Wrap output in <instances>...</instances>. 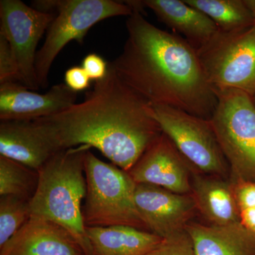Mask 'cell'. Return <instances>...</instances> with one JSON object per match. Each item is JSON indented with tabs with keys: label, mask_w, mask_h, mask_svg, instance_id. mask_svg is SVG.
Returning a JSON list of instances; mask_svg holds the SVG:
<instances>
[{
	"label": "cell",
	"mask_w": 255,
	"mask_h": 255,
	"mask_svg": "<svg viewBox=\"0 0 255 255\" xmlns=\"http://www.w3.org/2000/svg\"><path fill=\"white\" fill-rule=\"evenodd\" d=\"M214 88L235 89L255 95V24L217 33L196 50Z\"/></svg>",
	"instance_id": "obj_7"
},
{
	"label": "cell",
	"mask_w": 255,
	"mask_h": 255,
	"mask_svg": "<svg viewBox=\"0 0 255 255\" xmlns=\"http://www.w3.org/2000/svg\"><path fill=\"white\" fill-rule=\"evenodd\" d=\"M186 231L194 255H255V236L241 223L213 226L191 222Z\"/></svg>",
	"instance_id": "obj_16"
},
{
	"label": "cell",
	"mask_w": 255,
	"mask_h": 255,
	"mask_svg": "<svg viewBox=\"0 0 255 255\" xmlns=\"http://www.w3.org/2000/svg\"><path fill=\"white\" fill-rule=\"evenodd\" d=\"M234 186L241 223L255 236V182L229 176Z\"/></svg>",
	"instance_id": "obj_22"
},
{
	"label": "cell",
	"mask_w": 255,
	"mask_h": 255,
	"mask_svg": "<svg viewBox=\"0 0 255 255\" xmlns=\"http://www.w3.org/2000/svg\"><path fill=\"white\" fill-rule=\"evenodd\" d=\"M148 255H194L192 243L187 231L163 239Z\"/></svg>",
	"instance_id": "obj_23"
},
{
	"label": "cell",
	"mask_w": 255,
	"mask_h": 255,
	"mask_svg": "<svg viewBox=\"0 0 255 255\" xmlns=\"http://www.w3.org/2000/svg\"><path fill=\"white\" fill-rule=\"evenodd\" d=\"M93 255H148L163 239L129 226L86 227Z\"/></svg>",
	"instance_id": "obj_18"
},
{
	"label": "cell",
	"mask_w": 255,
	"mask_h": 255,
	"mask_svg": "<svg viewBox=\"0 0 255 255\" xmlns=\"http://www.w3.org/2000/svg\"><path fill=\"white\" fill-rule=\"evenodd\" d=\"M0 255H86L68 231L46 220L31 217L0 248Z\"/></svg>",
	"instance_id": "obj_13"
},
{
	"label": "cell",
	"mask_w": 255,
	"mask_h": 255,
	"mask_svg": "<svg viewBox=\"0 0 255 255\" xmlns=\"http://www.w3.org/2000/svg\"><path fill=\"white\" fill-rule=\"evenodd\" d=\"M135 203L147 231L162 239L185 231L197 212L191 194H177L150 184H136Z\"/></svg>",
	"instance_id": "obj_10"
},
{
	"label": "cell",
	"mask_w": 255,
	"mask_h": 255,
	"mask_svg": "<svg viewBox=\"0 0 255 255\" xmlns=\"http://www.w3.org/2000/svg\"><path fill=\"white\" fill-rule=\"evenodd\" d=\"M19 82L17 63L9 42L0 35V85Z\"/></svg>",
	"instance_id": "obj_24"
},
{
	"label": "cell",
	"mask_w": 255,
	"mask_h": 255,
	"mask_svg": "<svg viewBox=\"0 0 255 255\" xmlns=\"http://www.w3.org/2000/svg\"><path fill=\"white\" fill-rule=\"evenodd\" d=\"M78 92L65 83L44 94L32 91L17 82L0 85V120L34 121L51 117L76 104Z\"/></svg>",
	"instance_id": "obj_12"
},
{
	"label": "cell",
	"mask_w": 255,
	"mask_h": 255,
	"mask_svg": "<svg viewBox=\"0 0 255 255\" xmlns=\"http://www.w3.org/2000/svg\"><path fill=\"white\" fill-rule=\"evenodd\" d=\"M128 38L110 65L119 78L152 105H166L210 120L218 104L197 51L184 38L133 12Z\"/></svg>",
	"instance_id": "obj_2"
},
{
	"label": "cell",
	"mask_w": 255,
	"mask_h": 255,
	"mask_svg": "<svg viewBox=\"0 0 255 255\" xmlns=\"http://www.w3.org/2000/svg\"><path fill=\"white\" fill-rule=\"evenodd\" d=\"M191 194L196 211L209 225L241 223L234 186L229 178L196 171L191 177Z\"/></svg>",
	"instance_id": "obj_14"
},
{
	"label": "cell",
	"mask_w": 255,
	"mask_h": 255,
	"mask_svg": "<svg viewBox=\"0 0 255 255\" xmlns=\"http://www.w3.org/2000/svg\"><path fill=\"white\" fill-rule=\"evenodd\" d=\"M38 179V171L0 155V196H14L31 201Z\"/></svg>",
	"instance_id": "obj_20"
},
{
	"label": "cell",
	"mask_w": 255,
	"mask_h": 255,
	"mask_svg": "<svg viewBox=\"0 0 255 255\" xmlns=\"http://www.w3.org/2000/svg\"><path fill=\"white\" fill-rule=\"evenodd\" d=\"M143 2L146 8L155 13L159 21L185 37L196 50L219 31L207 15L184 0H143Z\"/></svg>",
	"instance_id": "obj_17"
},
{
	"label": "cell",
	"mask_w": 255,
	"mask_h": 255,
	"mask_svg": "<svg viewBox=\"0 0 255 255\" xmlns=\"http://www.w3.org/2000/svg\"><path fill=\"white\" fill-rule=\"evenodd\" d=\"M56 152L32 121L0 122V155L38 171Z\"/></svg>",
	"instance_id": "obj_15"
},
{
	"label": "cell",
	"mask_w": 255,
	"mask_h": 255,
	"mask_svg": "<svg viewBox=\"0 0 255 255\" xmlns=\"http://www.w3.org/2000/svg\"><path fill=\"white\" fill-rule=\"evenodd\" d=\"M91 80L82 66L69 68L65 73V84L73 91H83L90 88Z\"/></svg>",
	"instance_id": "obj_26"
},
{
	"label": "cell",
	"mask_w": 255,
	"mask_h": 255,
	"mask_svg": "<svg viewBox=\"0 0 255 255\" xmlns=\"http://www.w3.org/2000/svg\"><path fill=\"white\" fill-rule=\"evenodd\" d=\"M82 67L90 80L97 82L105 78L108 72L109 63L100 55L92 53L84 58Z\"/></svg>",
	"instance_id": "obj_25"
},
{
	"label": "cell",
	"mask_w": 255,
	"mask_h": 255,
	"mask_svg": "<svg viewBox=\"0 0 255 255\" xmlns=\"http://www.w3.org/2000/svg\"><path fill=\"white\" fill-rule=\"evenodd\" d=\"M218 104L210 119L230 176L255 182V106L253 97L235 89L214 88Z\"/></svg>",
	"instance_id": "obj_6"
},
{
	"label": "cell",
	"mask_w": 255,
	"mask_h": 255,
	"mask_svg": "<svg viewBox=\"0 0 255 255\" xmlns=\"http://www.w3.org/2000/svg\"><path fill=\"white\" fill-rule=\"evenodd\" d=\"M245 2L249 9L251 10V14L254 18L255 24V0H244Z\"/></svg>",
	"instance_id": "obj_27"
},
{
	"label": "cell",
	"mask_w": 255,
	"mask_h": 255,
	"mask_svg": "<svg viewBox=\"0 0 255 255\" xmlns=\"http://www.w3.org/2000/svg\"><path fill=\"white\" fill-rule=\"evenodd\" d=\"M54 13L42 12L21 0L0 1V35L9 42L17 63L19 83L31 90L37 81V46L54 19Z\"/></svg>",
	"instance_id": "obj_9"
},
{
	"label": "cell",
	"mask_w": 255,
	"mask_h": 255,
	"mask_svg": "<svg viewBox=\"0 0 255 255\" xmlns=\"http://www.w3.org/2000/svg\"><path fill=\"white\" fill-rule=\"evenodd\" d=\"M196 171L162 132L128 172L135 184H150L188 194H191V177Z\"/></svg>",
	"instance_id": "obj_11"
},
{
	"label": "cell",
	"mask_w": 255,
	"mask_h": 255,
	"mask_svg": "<svg viewBox=\"0 0 255 255\" xmlns=\"http://www.w3.org/2000/svg\"><path fill=\"white\" fill-rule=\"evenodd\" d=\"M32 122L57 152L95 147L127 172L162 134L152 104L124 83L110 63L105 78L95 82L83 102Z\"/></svg>",
	"instance_id": "obj_1"
},
{
	"label": "cell",
	"mask_w": 255,
	"mask_h": 255,
	"mask_svg": "<svg viewBox=\"0 0 255 255\" xmlns=\"http://www.w3.org/2000/svg\"><path fill=\"white\" fill-rule=\"evenodd\" d=\"M33 7L55 16L46 31L44 43L37 52L36 73L40 88H46L53 62L72 41L80 44L96 23L114 16H130L132 11L124 1L113 0L33 1Z\"/></svg>",
	"instance_id": "obj_4"
},
{
	"label": "cell",
	"mask_w": 255,
	"mask_h": 255,
	"mask_svg": "<svg viewBox=\"0 0 255 255\" xmlns=\"http://www.w3.org/2000/svg\"><path fill=\"white\" fill-rule=\"evenodd\" d=\"M31 216L30 200L14 196H0V248L28 222Z\"/></svg>",
	"instance_id": "obj_21"
},
{
	"label": "cell",
	"mask_w": 255,
	"mask_h": 255,
	"mask_svg": "<svg viewBox=\"0 0 255 255\" xmlns=\"http://www.w3.org/2000/svg\"><path fill=\"white\" fill-rule=\"evenodd\" d=\"M87 192L82 207L86 227L129 226L147 231L135 203L136 184L127 171L103 162L87 151Z\"/></svg>",
	"instance_id": "obj_5"
},
{
	"label": "cell",
	"mask_w": 255,
	"mask_h": 255,
	"mask_svg": "<svg viewBox=\"0 0 255 255\" xmlns=\"http://www.w3.org/2000/svg\"><path fill=\"white\" fill-rule=\"evenodd\" d=\"M253 102H254V105L255 106V95L253 96Z\"/></svg>",
	"instance_id": "obj_28"
},
{
	"label": "cell",
	"mask_w": 255,
	"mask_h": 255,
	"mask_svg": "<svg viewBox=\"0 0 255 255\" xmlns=\"http://www.w3.org/2000/svg\"><path fill=\"white\" fill-rule=\"evenodd\" d=\"M91 147L60 150L38 169V187L30 201L31 217L46 220L68 231L86 255H92L82 216L87 192L85 159Z\"/></svg>",
	"instance_id": "obj_3"
},
{
	"label": "cell",
	"mask_w": 255,
	"mask_h": 255,
	"mask_svg": "<svg viewBox=\"0 0 255 255\" xmlns=\"http://www.w3.org/2000/svg\"><path fill=\"white\" fill-rule=\"evenodd\" d=\"M202 11L223 31H235L255 25L251 10L244 0H184Z\"/></svg>",
	"instance_id": "obj_19"
},
{
	"label": "cell",
	"mask_w": 255,
	"mask_h": 255,
	"mask_svg": "<svg viewBox=\"0 0 255 255\" xmlns=\"http://www.w3.org/2000/svg\"><path fill=\"white\" fill-rule=\"evenodd\" d=\"M152 107L162 132L198 172L229 178V165L210 120L169 106Z\"/></svg>",
	"instance_id": "obj_8"
}]
</instances>
